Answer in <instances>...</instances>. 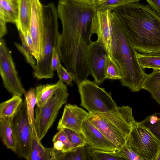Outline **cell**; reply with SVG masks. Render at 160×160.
<instances>
[{"label": "cell", "instance_id": "6da1fadb", "mask_svg": "<svg viewBox=\"0 0 160 160\" xmlns=\"http://www.w3.org/2000/svg\"><path fill=\"white\" fill-rule=\"evenodd\" d=\"M57 10L62 26L59 46L61 61L70 69H88V50L92 42V26L96 11L94 5L59 0Z\"/></svg>", "mask_w": 160, "mask_h": 160}, {"label": "cell", "instance_id": "7a4b0ae2", "mask_svg": "<svg viewBox=\"0 0 160 160\" xmlns=\"http://www.w3.org/2000/svg\"><path fill=\"white\" fill-rule=\"evenodd\" d=\"M112 11L137 51L142 54L160 52V14L149 5L132 3Z\"/></svg>", "mask_w": 160, "mask_h": 160}, {"label": "cell", "instance_id": "3957f363", "mask_svg": "<svg viewBox=\"0 0 160 160\" xmlns=\"http://www.w3.org/2000/svg\"><path fill=\"white\" fill-rule=\"evenodd\" d=\"M112 29L111 58L119 66L122 76L121 84L131 91L141 89L147 74L139 64L138 52L133 47L118 18L112 11Z\"/></svg>", "mask_w": 160, "mask_h": 160}, {"label": "cell", "instance_id": "277c9868", "mask_svg": "<svg viewBox=\"0 0 160 160\" xmlns=\"http://www.w3.org/2000/svg\"><path fill=\"white\" fill-rule=\"evenodd\" d=\"M119 150L123 146L136 122L128 106L118 107L110 111L90 113L88 118Z\"/></svg>", "mask_w": 160, "mask_h": 160}, {"label": "cell", "instance_id": "5b68a950", "mask_svg": "<svg viewBox=\"0 0 160 160\" xmlns=\"http://www.w3.org/2000/svg\"><path fill=\"white\" fill-rule=\"evenodd\" d=\"M43 33L42 48L39 60L34 69L38 79H52L54 73L51 66L53 49L59 42L61 34L58 30V10L53 3L42 5Z\"/></svg>", "mask_w": 160, "mask_h": 160}, {"label": "cell", "instance_id": "8992f818", "mask_svg": "<svg viewBox=\"0 0 160 160\" xmlns=\"http://www.w3.org/2000/svg\"><path fill=\"white\" fill-rule=\"evenodd\" d=\"M69 95L67 85L64 82L42 106L35 108V127L41 141L53 125L62 106Z\"/></svg>", "mask_w": 160, "mask_h": 160}, {"label": "cell", "instance_id": "52a82bcc", "mask_svg": "<svg viewBox=\"0 0 160 160\" xmlns=\"http://www.w3.org/2000/svg\"><path fill=\"white\" fill-rule=\"evenodd\" d=\"M123 145L142 160H156L160 149V140L148 127L140 122H136Z\"/></svg>", "mask_w": 160, "mask_h": 160}, {"label": "cell", "instance_id": "ba28073f", "mask_svg": "<svg viewBox=\"0 0 160 160\" xmlns=\"http://www.w3.org/2000/svg\"><path fill=\"white\" fill-rule=\"evenodd\" d=\"M78 86L80 105L89 113L108 112L118 107L111 92L99 87L94 81L86 79Z\"/></svg>", "mask_w": 160, "mask_h": 160}, {"label": "cell", "instance_id": "9c48e42d", "mask_svg": "<svg viewBox=\"0 0 160 160\" xmlns=\"http://www.w3.org/2000/svg\"><path fill=\"white\" fill-rule=\"evenodd\" d=\"M0 73L4 86L13 95L22 96L26 92L18 77L10 51L4 40L0 38Z\"/></svg>", "mask_w": 160, "mask_h": 160}, {"label": "cell", "instance_id": "30bf717a", "mask_svg": "<svg viewBox=\"0 0 160 160\" xmlns=\"http://www.w3.org/2000/svg\"><path fill=\"white\" fill-rule=\"evenodd\" d=\"M12 124L17 141L16 154L20 158L29 160L32 132L28 121L25 100L14 116Z\"/></svg>", "mask_w": 160, "mask_h": 160}, {"label": "cell", "instance_id": "8fae6325", "mask_svg": "<svg viewBox=\"0 0 160 160\" xmlns=\"http://www.w3.org/2000/svg\"><path fill=\"white\" fill-rule=\"evenodd\" d=\"M108 56L105 49L98 40L92 42L89 46L87 57L90 74L98 85L106 79L105 67Z\"/></svg>", "mask_w": 160, "mask_h": 160}, {"label": "cell", "instance_id": "7c38bea8", "mask_svg": "<svg viewBox=\"0 0 160 160\" xmlns=\"http://www.w3.org/2000/svg\"><path fill=\"white\" fill-rule=\"evenodd\" d=\"M112 29V11H96L93 20L92 33V34H97V40L101 42L108 55L111 57Z\"/></svg>", "mask_w": 160, "mask_h": 160}, {"label": "cell", "instance_id": "4fadbf2b", "mask_svg": "<svg viewBox=\"0 0 160 160\" xmlns=\"http://www.w3.org/2000/svg\"><path fill=\"white\" fill-rule=\"evenodd\" d=\"M29 32L33 43V56L37 62L41 55L43 43L42 5L40 0H32Z\"/></svg>", "mask_w": 160, "mask_h": 160}, {"label": "cell", "instance_id": "5bb4252c", "mask_svg": "<svg viewBox=\"0 0 160 160\" xmlns=\"http://www.w3.org/2000/svg\"><path fill=\"white\" fill-rule=\"evenodd\" d=\"M90 113L75 105L66 104L60 119L57 129L66 128L82 132L83 122L88 118Z\"/></svg>", "mask_w": 160, "mask_h": 160}, {"label": "cell", "instance_id": "9a60e30c", "mask_svg": "<svg viewBox=\"0 0 160 160\" xmlns=\"http://www.w3.org/2000/svg\"><path fill=\"white\" fill-rule=\"evenodd\" d=\"M82 131L87 145L93 148L109 151H117L116 147L87 118L83 122Z\"/></svg>", "mask_w": 160, "mask_h": 160}, {"label": "cell", "instance_id": "2e32d148", "mask_svg": "<svg viewBox=\"0 0 160 160\" xmlns=\"http://www.w3.org/2000/svg\"><path fill=\"white\" fill-rule=\"evenodd\" d=\"M62 153L53 147H45L39 138L32 134L29 160H60Z\"/></svg>", "mask_w": 160, "mask_h": 160}, {"label": "cell", "instance_id": "e0dca14e", "mask_svg": "<svg viewBox=\"0 0 160 160\" xmlns=\"http://www.w3.org/2000/svg\"><path fill=\"white\" fill-rule=\"evenodd\" d=\"M32 0H18V18L15 24L18 32L22 34L29 31Z\"/></svg>", "mask_w": 160, "mask_h": 160}, {"label": "cell", "instance_id": "ac0fdd59", "mask_svg": "<svg viewBox=\"0 0 160 160\" xmlns=\"http://www.w3.org/2000/svg\"><path fill=\"white\" fill-rule=\"evenodd\" d=\"M141 88L148 91L160 106V72L159 70L154 69L152 72L146 74Z\"/></svg>", "mask_w": 160, "mask_h": 160}, {"label": "cell", "instance_id": "d6986e66", "mask_svg": "<svg viewBox=\"0 0 160 160\" xmlns=\"http://www.w3.org/2000/svg\"><path fill=\"white\" fill-rule=\"evenodd\" d=\"M12 122L0 118V136L6 148L16 153L17 141Z\"/></svg>", "mask_w": 160, "mask_h": 160}, {"label": "cell", "instance_id": "ffe728a7", "mask_svg": "<svg viewBox=\"0 0 160 160\" xmlns=\"http://www.w3.org/2000/svg\"><path fill=\"white\" fill-rule=\"evenodd\" d=\"M23 101L21 97L13 95L10 99L0 104V118L12 122Z\"/></svg>", "mask_w": 160, "mask_h": 160}, {"label": "cell", "instance_id": "44dd1931", "mask_svg": "<svg viewBox=\"0 0 160 160\" xmlns=\"http://www.w3.org/2000/svg\"><path fill=\"white\" fill-rule=\"evenodd\" d=\"M63 83L59 79L54 84L39 85L36 86L35 91L37 97V106L40 107L42 106Z\"/></svg>", "mask_w": 160, "mask_h": 160}, {"label": "cell", "instance_id": "7402d4cb", "mask_svg": "<svg viewBox=\"0 0 160 160\" xmlns=\"http://www.w3.org/2000/svg\"><path fill=\"white\" fill-rule=\"evenodd\" d=\"M24 95L29 123L32 128V134L38 138L35 127L34 112L35 106L36 105L37 101L35 89L31 88L25 92Z\"/></svg>", "mask_w": 160, "mask_h": 160}, {"label": "cell", "instance_id": "603a6c76", "mask_svg": "<svg viewBox=\"0 0 160 160\" xmlns=\"http://www.w3.org/2000/svg\"><path fill=\"white\" fill-rule=\"evenodd\" d=\"M0 17L7 22L16 24L18 18V3L0 0Z\"/></svg>", "mask_w": 160, "mask_h": 160}, {"label": "cell", "instance_id": "cb8c5ba5", "mask_svg": "<svg viewBox=\"0 0 160 160\" xmlns=\"http://www.w3.org/2000/svg\"><path fill=\"white\" fill-rule=\"evenodd\" d=\"M138 62L142 68L159 70L160 68V52L137 54Z\"/></svg>", "mask_w": 160, "mask_h": 160}, {"label": "cell", "instance_id": "d4e9b609", "mask_svg": "<svg viewBox=\"0 0 160 160\" xmlns=\"http://www.w3.org/2000/svg\"><path fill=\"white\" fill-rule=\"evenodd\" d=\"M87 154L93 160H124L123 158L118 156L115 151H109L91 148H87Z\"/></svg>", "mask_w": 160, "mask_h": 160}, {"label": "cell", "instance_id": "484cf974", "mask_svg": "<svg viewBox=\"0 0 160 160\" xmlns=\"http://www.w3.org/2000/svg\"><path fill=\"white\" fill-rule=\"evenodd\" d=\"M140 0H97L94 6L96 10H112L120 6L138 2Z\"/></svg>", "mask_w": 160, "mask_h": 160}, {"label": "cell", "instance_id": "4316f807", "mask_svg": "<svg viewBox=\"0 0 160 160\" xmlns=\"http://www.w3.org/2000/svg\"><path fill=\"white\" fill-rule=\"evenodd\" d=\"M19 33L22 44L20 45L16 42L14 43V44L18 50L23 55L27 62L34 70L37 62L33 58L32 52L28 45L23 35L20 32H19Z\"/></svg>", "mask_w": 160, "mask_h": 160}, {"label": "cell", "instance_id": "83f0119b", "mask_svg": "<svg viewBox=\"0 0 160 160\" xmlns=\"http://www.w3.org/2000/svg\"><path fill=\"white\" fill-rule=\"evenodd\" d=\"M105 75L106 79L110 80H120L122 78L120 68L115 61L109 55L106 62Z\"/></svg>", "mask_w": 160, "mask_h": 160}, {"label": "cell", "instance_id": "f1b7e54d", "mask_svg": "<svg viewBox=\"0 0 160 160\" xmlns=\"http://www.w3.org/2000/svg\"><path fill=\"white\" fill-rule=\"evenodd\" d=\"M85 146L77 147L71 151L62 152L61 160H87V150Z\"/></svg>", "mask_w": 160, "mask_h": 160}, {"label": "cell", "instance_id": "f546056e", "mask_svg": "<svg viewBox=\"0 0 160 160\" xmlns=\"http://www.w3.org/2000/svg\"><path fill=\"white\" fill-rule=\"evenodd\" d=\"M63 130L70 142L76 147L87 145L85 136L82 132L64 128Z\"/></svg>", "mask_w": 160, "mask_h": 160}, {"label": "cell", "instance_id": "4dcf8cb0", "mask_svg": "<svg viewBox=\"0 0 160 160\" xmlns=\"http://www.w3.org/2000/svg\"><path fill=\"white\" fill-rule=\"evenodd\" d=\"M58 140L62 141L64 145L63 152L71 151L77 148L69 140L62 128L58 130V131L54 135L52 141L53 142Z\"/></svg>", "mask_w": 160, "mask_h": 160}, {"label": "cell", "instance_id": "1f68e13d", "mask_svg": "<svg viewBox=\"0 0 160 160\" xmlns=\"http://www.w3.org/2000/svg\"><path fill=\"white\" fill-rule=\"evenodd\" d=\"M118 156L124 160H142L130 148L123 145L119 150L115 151Z\"/></svg>", "mask_w": 160, "mask_h": 160}, {"label": "cell", "instance_id": "d6a6232c", "mask_svg": "<svg viewBox=\"0 0 160 160\" xmlns=\"http://www.w3.org/2000/svg\"><path fill=\"white\" fill-rule=\"evenodd\" d=\"M59 79L68 86L73 85L72 82L74 80L72 74L61 64L57 70Z\"/></svg>", "mask_w": 160, "mask_h": 160}, {"label": "cell", "instance_id": "836d02e7", "mask_svg": "<svg viewBox=\"0 0 160 160\" xmlns=\"http://www.w3.org/2000/svg\"><path fill=\"white\" fill-rule=\"evenodd\" d=\"M59 43L54 48L51 58V66L53 71L57 70L61 64V57L59 50Z\"/></svg>", "mask_w": 160, "mask_h": 160}, {"label": "cell", "instance_id": "e575fe53", "mask_svg": "<svg viewBox=\"0 0 160 160\" xmlns=\"http://www.w3.org/2000/svg\"><path fill=\"white\" fill-rule=\"evenodd\" d=\"M160 120V113L156 112L154 114L148 116L145 119L140 121L145 125L153 124Z\"/></svg>", "mask_w": 160, "mask_h": 160}, {"label": "cell", "instance_id": "d590c367", "mask_svg": "<svg viewBox=\"0 0 160 160\" xmlns=\"http://www.w3.org/2000/svg\"><path fill=\"white\" fill-rule=\"evenodd\" d=\"M145 125L148 127L155 136L160 140V120L154 124Z\"/></svg>", "mask_w": 160, "mask_h": 160}, {"label": "cell", "instance_id": "8d00e7d4", "mask_svg": "<svg viewBox=\"0 0 160 160\" xmlns=\"http://www.w3.org/2000/svg\"><path fill=\"white\" fill-rule=\"evenodd\" d=\"M23 35L28 45L32 50L33 53V56H34V49L33 43L29 31H27Z\"/></svg>", "mask_w": 160, "mask_h": 160}, {"label": "cell", "instance_id": "74e56055", "mask_svg": "<svg viewBox=\"0 0 160 160\" xmlns=\"http://www.w3.org/2000/svg\"><path fill=\"white\" fill-rule=\"evenodd\" d=\"M7 22L2 17H0V37L2 38L7 33L6 23Z\"/></svg>", "mask_w": 160, "mask_h": 160}, {"label": "cell", "instance_id": "f35d334b", "mask_svg": "<svg viewBox=\"0 0 160 160\" xmlns=\"http://www.w3.org/2000/svg\"><path fill=\"white\" fill-rule=\"evenodd\" d=\"M149 5L160 14V0H146Z\"/></svg>", "mask_w": 160, "mask_h": 160}, {"label": "cell", "instance_id": "ab89813d", "mask_svg": "<svg viewBox=\"0 0 160 160\" xmlns=\"http://www.w3.org/2000/svg\"><path fill=\"white\" fill-rule=\"evenodd\" d=\"M53 147L56 150L63 152L64 145L62 142L60 140H58L53 142Z\"/></svg>", "mask_w": 160, "mask_h": 160}, {"label": "cell", "instance_id": "60d3db41", "mask_svg": "<svg viewBox=\"0 0 160 160\" xmlns=\"http://www.w3.org/2000/svg\"><path fill=\"white\" fill-rule=\"evenodd\" d=\"M80 3L94 5L97 0H74Z\"/></svg>", "mask_w": 160, "mask_h": 160}, {"label": "cell", "instance_id": "b9f144b4", "mask_svg": "<svg viewBox=\"0 0 160 160\" xmlns=\"http://www.w3.org/2000/svg\"><path fill=\"white\" fill-rule=\"evenodd\" d=\"M156 160H160V149L158 153Z\"/></svg>", "mask_w": 160, "mask_h": 160}, {"label": "cell", "instance_id": "7bdbcfd3", "mask_svg": "<svg viewBox=\"0 0 160 160\" xmlns=\"http://www.w3.org/2000/svg\"><path fill=\"white\" fill-rule=\"evenodd\" d=\"M12 2L15 3H18V0H12Z\"/></svg>", "mask_w": 160, "mask_h": 160}, {"label": "cell", "instance_id": "ee69618b", "mask_svg": "<svg viewBox=\"0 0 160 160\" xmlns=\"http://www.w3.org/2000/svg\"><path fill=\"white\" fill-rule=\"evenodd\" d=\"M6 0V1H8V2H12L13 3V2H12V0Z\"/></svg>", "mask_w": 160, "mask_h": 160}, {"label": "cell", "instance_id": "f6af8a7d", "mask_svg": "<svg viewBox=\"0 0 160 160\" xmlns=\"http://www.w3.org/2000/svg\"><path fill=\"white\" fill-rule=\"evenodd\" d=\"M159 71L160 72V68L159 69Z\"/></svg>", "mask_w": 160, "mask_h": 160}]
</instances>
